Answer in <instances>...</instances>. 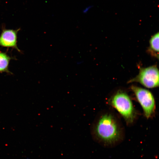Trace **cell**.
<instances>
[{
  "instance_id": "obj_4",
  "label": "cell",
  "mask_w": 159,
  "mask_h": 159,
  "mask_svg": "<svg viewBox=\"0 0 159 159\" xmlns=\"http://www.w3.org/2000/svg\"><path fill=\"white\" fill-rule=\"evenodd\" d=\"M139 68L138 74L128 81L127 83L138 82L148 88L159 86V70L156 65L147 67L139 66Z\"/></svg>"
},
{
  "instance_id": "obj_5",
  "label": "cell",
  "mask_w": 159,
  "mask_h": 159,
  "mask_svg": "<svg viewBox=\"0 0 159 159\" xmlns=\"http://www.w3.org/2000/svg\"><path fill=\"white\" fill-rule=\"evenodd\" d=\"M20 29V28L14 30L3 28L0 35V46L12 48L21 52L17 46V33Z\"/></svg>"
},
{
  "instance_id": "obj_1",
  "label": "cell",
  "mask_w": 159,
  "mask_h": 159,
  "mask_svg": "<svg viewBox=\"0 0 159 159\" xmlns=\"http://www.w3.org/2000/svg\"><path fill=\"white\" fill-rule=\"evenodd\" d=\"M95 135L99 142L105 147L115 146L123 140V128L118 119L109 112L99 117L95 127Z\"/></svg>"
},
{
  "instance_id": "obj_3",
  "label": "cell",
  "mask_w": 159,
  "mask_h": 159,
  "mask_svg": "<svg viewBox=\"0 0 159 159\" xmlns=\"http://www.w3.org/2000/svg\"><path fill=\"white\" fill-rule=\"evenodd\" d=\"M131 90L142 107L144 115L147 119L154 115L155 109L154 97L149 90L135 85L130 87Z\"/></svg>"
},
{
  "instance_id": "obj_8",
  "label": "cell",
  "mask_w": 159,
  "mask_h": 159,
  "mask_svg": "<svg viewBox=\"0 0 159 159\" xmlns=\"http://www.w3.org/2000/svg\"><path fill=\"white\" fill-rule=\"evenodd\" d=\"M92 7V6H89L85 8L82 10V13L83 14H86L89 11L90 9H91Z\"/></svg>"
},
{
  "instance_id": "obj_6",
  "label": "cell",
  "mask_w": 159,
  "mask_h": 159,
  "mask_svg": "<svg viewBox=\"0 0 159 159\" xmlns=\"http://www.w3.org/2000/svg\"><path fill=\"white\" fill-rule=\"evenodd\" d=\"M159 36L158 32L152 36L147 49V52L150 55L158 59L159 58Z\"/></svg>"
},
{
  "instance_id": "obj_7",
  "label": "cell",
  "mask_w": 159,
  "mask_h": 159,
  "mask_svg": "<svg viewBox=\"0 0 159 159\" xmlns=\"http://www.w3.org/2000/svg\"><path fill=\"white\" fill-rule=\"evenodd\" d=\"M14 58L7 54L6 52L0 51V73L6 72L8 74H12L9 69L10 61Z\"/></svg>"
},
{
  "instance_id": "obj_2",
  "label": "cell",
  "mask_w": 159,
  "mask_h": 159,
  "mask_svg": "<svg viewBox=\"0 0 159 159\" xmlns=\"http://www.w3.org/2000/svg\"><path fill=\"white\" fill-rule=\"evenodd\" d=\"M108 102L122 115L127 125L133 123L137 113L130 97L125 92L117 91L110 97Z\"/></svg>"
}]
</instances>
